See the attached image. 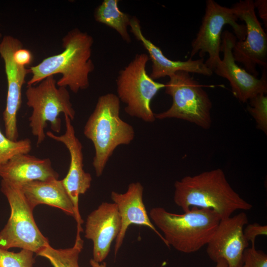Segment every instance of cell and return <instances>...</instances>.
Listing matches in <instances>:
<instances>
[{
  "label": "cell",
  "instance_id": "2e32d148",
  "mask_svg": "<svg viewBox=\"0 0 267 267\" xmlns=\"http://www.w3.org/2000/svg\"><path fill=\"white\" fill-rule=\"evenodd\" d=\"M143 187L139 182L129 184L123 193L112 191L111 198L118 209L121 219V228L115 239L116 257L122 246L128 227L132 225L144 226L152 230L165 244L163 235L151 222L143 201Z\"/></svg>",
  "mask_w": 267,
  "mask_h": 267
},
{
  "label": "cell",
  "instance_id": "3957f363",
  "mask_svg": "<svg viewBox=\"0 0 267 267\" xmlns=\"http://www.w3.org/2000/svg\"><path fill=\"white\" fill-rule=\"evenodd\" d=\"M120 102L113 93L99 96L84 126V134L94 148L92 166L97 177L102 175L115 149L129 144L135 136L133 126L120 117Z\"/></svg>",
  "mask_w": 267,
  "mask_h": 267
},
{
  "label": "cell",
  "instance_id": "30bf717a",
  "mask_svg": "<svg viewBox=\"0 0 267 267\" xmlns=\"http://www.w3.org/2000/svg\"><path fill=\"white\" fill-rule=\"evenodd\" d=\"M231 7L238 19L245 22L246 27L245 39L237 41L232 49L233 58L247 72L257 77V66L267 67V34L257 17L253 0H240Z\"/></svg>",
  "mask_w": 267,
  "mask_h": 267
},
{
  "label": "cell",
  "instance_id": "8992f818",
  "mask_svg": "<svg viewBox=\"0 0 267 267\" xmlns=\"http://www.w3.org/2000/svg\"><path fill=\"white\" fill-rule=\"evenodd\" d=\"M149 60L147 54H136L133 59L119 72L116 79L117 96L126 105L129 115L152 123L156 118L151 108L152 98L165 84L153 80L146 72Z\"/></svg>",
  "mask_w": 267,
  "mask_h": 267
},
{
  "label": "cell",
  "instance_id": "cb8c5ba5",
  "mask_svg": "<svg viewBox=\"0 0 267 267\" xmlns=\"http://www.w3.org/2000/svg\"><path fill=\"white\" fill-rule=\"evenodd\" d=\"M250 105L247 110L254 118L257 127L266 134L267 133V97L260 94L250 100Z\"/></svg>",
  "mask_w": 267,
  "mask_h": 267
},
{
  "label": "cell",
  "instance_id": "4316f807",
  "mask_svg": "<svg viewBox=\"0 0 267 267\" xmlns=\"http://www.w3.org/2000/svg\"><path fill=\"white\" fill-rule=\"evenodd\" d=\"M13 58L17 64L26 66L31 63L33 56L30 50L22 47L17 49L14 52Z\"/></svg>",
  "mask_w": 267,
  "mask_h": 267
},
{
  "label": "cell",
  "instance_id": "4dcf8cb0",
  "mask_svg": "<svg viewBox=\"0 0 267 267\" xmlns=\"http://www.w3.org/2000/svg\"><path fill=\"white\" fill-rule=\"evenodd\" d=\"M1 37H2V34L0 33V40L1 38Z\"/></svg>",
  "mask_w": 267,
  "mask_h": 267
},
{
  "label": "cell",
  "instance_id": "1f68e13d",
  "mask_svg": "<svg viewBox=\"0 0 267 267\" xmlns=\"http://www.w3.org/2000/svg\"><path fill=\"white\" fill-rule=\"evenodd\" d=\"M243 267V266L242 267Z\"/></svg>",
  "mask_w": 267,
  "mask_h": 267
},
{
  "label": "cell",
  "instance_id": "44dd1931",
  "mask_svg": "<svg viewBox=\"0 0 267 267\" xmlns=\"http://www.w3.org/2000/svg\"><path fill=\"white\" fill-rule=\"evenodd\" d=\"M84 242L80 234H76L73 247L66 249H55L49 244L37 254L47 259L53 267H80L79 258L83 248Z\"/></svg>",
  "mask_w": 267,
  "mask_h": 267
},
{
  "label": "cell",
  "instance_id": "ffe728a7",
  "mask_svg": "<svg viewBox=\"0 0 267 267\" xmlns=\"http://www.w3.org/2000/svg\"><path fill=\"white\" fill-rule=\"evenodd\" d=\"M118 0H104L95 9L94 17L97 22L103 24L115 30L127 43L132 42L128 31L131 17L122 11L118 6Z\"/></svg>",
  "mask_w": 267,
  "mask_h": 267
},
{
  "label": "cell",
  "instance_id": "4fadbf2b",
  "mask_svg": "<svg viewBox=\"0 0 267 267\" xmlns=\"http://www.w3.org/2000/svg\"><path fill=\"white\" fill-rule=\"evenodd\" d=\"M64 117L66 129L64 134L57 135L50 131L45 134L49 138L62 143L69 151L70 156L69 170L61 180L74 207L77 231L82 232L84 221L79 212V198L80 195L85 194L90 188L92 178L89 173L84 170L83 146L76 135L71 120L67 115H65Z\"/></svg>",
  "mask_w": 267,
  "mask_h": 267
},
{
  "label": "cell",
  "instance_id": "ac0fdd59",
  "mask_svg": "<svg viewBox=\"0 0 267 267\" xmlns=\"http://www.w3.org/2000/svg\"><path fill=\"white\" fill-rule=\"evenodd\" d=\"M0 177L18 185L33 180L58 179L59 175L52 167L50 159L20 154L0 166Z\"/></svg>",
  "mask_w": 267,
  "mask_h": 267
},
{
  "label": "cell",
  "instance_id": "83f0119b",
  "mask_svg": "<svg viewBox=\"0 0 267 267\" xmlns=\"http://www.w3.org/2000/svg\"><path fill=\"white\" fill-rule=\"evenodd\" d=\"M255 8L258 10L259 15L267 27V0H256L254 1Z\"/></svg>",
  "mask_w": 267,
  "mask_h": 267
},
{
  "label": "cell",
  "instance_id": "7402d4cb",
  "mask_svg": "<svg viewBox=\"0 0 267 267\" xmlns=\"http://www.w3.org/2000/svg\"><path fill=\"white\" fill-rule=\"evenodd\" d=\"M32 149L28 138L13 141L4 135L0 130V166L14 156L20 154H28Z\"/></svg>",
  "mask_w": 267,
  "mask_h": 267
},
{
  "label": "cell",
  "instance_id": "7c38bea8",
  "mask_svg": "<svg viewBox=\"0 0 267 267\" xmlns=\"http://www.w3.org/2000/svg\"><path fill=\"white\" fill-rule=\"evenodd\" d=\"M248 220L245 213L222 219L207 244L206 252L214 262L225 261L228 267L243 266V256L249 242L243 234Z\"/></svg>",
  "mask_w": 267,
  "mask_h": 267
},
{
  "label": "cell",
  "instance_id": "603a6c76",
  "mask_svg": "<svg viewBox=\"0 0 267 267\" xmlns=\"http://www.w3.org/2000/svg\"><path fill=\"white\" fill-rule=\"evenodd\" d=\"M34 253L21 249L17 253L0 248V267H33L35 263Z\"/></svg>",
  "mask_w": 267,
  "mask_h": 267
},
{
  "label": "cell",
  "instance_id": "6da1fadb",
  "mask_svg": "<svg viewBox=\"0 0 267 267\" xmlns=\"http://www.w3.org/2000/svg\"><path fill=\"white\" fill-rule=\"evenodd\" d=\"M62 52L44 59L29 68L32 76L27 86L35 85L50 76L60 74L59 87H68L78 93L89 86V75L94 69L91 58L93 37L78 28L69 31L63 38Z\"/></svg>",
  "mask_w": 267,
  "mask_h": 267
},
{
  "label": "cell",
  "instance_id": "8fae6325",
  "mask_svg": "<svg viewBox=\"0 0 267 267\" xmlns=\"http://www.w3.org/2000/svg\"><path fill=\"white\" fill-rule=\"evenodd\" d=\"M22 42L11 36H4L0 43V55L4 63L7 82V94L5 108L3 112L5 134L10 139L16 141L18 138L17 115L22 103V88L25 83L29 68L17 64L13 54L22 48Z\"/></svg>",
  "mask_w": 267,
  "mask_h": 267
},
{
  "label": "cell",
  "instance_id": "484cf974",
  "mask_svg": "<svg viewBox=\"0 0 267 267\" xmlns=\"http://www.w3.org/2000/svg\"><path fill=\"white\" fill-rule=\"evenodd\" d=\"M243 234L245 239L251 242L252 246H255V238L259 235H267V225L257 222L247 224L243 229Z\"/></svg>",
  "mask_w": 267,
  "mask_h": 267
},
{
  "label": "cell",
  "instance_id": "7a4b0ae2",
  "mask_svg": "<svg viewBox=\"0 0 267 267\" xmlns=\"http://www.w3.org/2000/svg\"><path fill=\"white\" fill-rule=\"evenodd\" d=\"M174 187V202L184 212L194 207L210 209L221 220L237 210L253 207L232 188L221 169L185 176L177 180Z\"/></svg>",
  "mask_w": 267,
  "mask_h": 267
},
{
  "label": "cell",
  "instance_id": "9c48e42d",
  "mask_svg": "<svg viewBox=\"0 0 267 267\" xmlns=\"http://www.w3.org/2000/svg\"><path fill=\"white\" fill-rule=\"evenodd\" d=\"M238 20L231 7L222 6L213 0H207L201 25L191 43L190 58L198 52L201 58H203L208 53V58L205 63L213 72L221 60L220 53L224 26L229 24L231 26L238 41L245 38V26L238 23Z\"/></svg>",
  "mask_w": 267,
  "mask_h": 267
},
{
  "label": "cell",
  "instance_id": "d6986e66",
  "mask_svg": "<svg viewBox=\"0 0 267 267\" xmlns=\"http://www.w3.org/2000/svg\"><path fill=\"white\" fill-rule=\"evenodd\" d=\"M16 185L33 210L37 205L45 204L59 208L75 219L74 206L61 180H33Z\"/></svg>",
  "mask_w": 267,
  "mask_h": 267
},
{
  "label": "cell",
  "instance_id": "9a60e30c",
  "mask_svg": "<svg viewBox=\"0 0 267 267\" xmlns=\"http://www.w3.org/2000/svg\"><path fill=\"white\" fill-rule=\"evenodd\" d=\"M120 228V216L113 202H102L88 215L85 237L93 243V260L101 263L107 257Z\"/></svg>",
  "mask_w": 267,
  "mask_h": 267
},
{
  "label": "cell",
  "instance_id": "5b68a950",
  "mask_svg": "<svg viewBox=\"0 0 267 267\" xmlns=\"http://www.w3.org/2000/svg\"><path fill=\"white\" fill-rule=\"evenodd\" d=\"M56 83L54 76H50L37 86H27V105L32 109L29 126L37 138V145L44 140L47 122L50 123L51 130L58 133L61 127L59 114L67 115L71 121L75 116L69 91L66 87H58Z\"/></svg>",
  "mask_w": 267,
  "mask_h": 267
},
{
  "label": "cell",
  "instance_id": "5bb4252c",
  "mask_svg": "<svg viewBox=\"0 0 267 267\" xmlns=\"http://www.w3.org/2000/svg\"><path fill=\"white\" fill-rule=\"evenodd\" d=\"M236 41L233 33L228 31L222 33L221 51L223 52V57L213 72L227 79L234 96L245 103L260 94L267 92V72L265 69L261 78L258 79L236 64L232 49Z\"/></svg>",
  "mask_w": 267,
  "mask_h": 267
},
{
  "label": "cell",
  "instance_id": "f1b7e54d",
  "mask_svg": "<svg viewBox=\"0 0 267 267\" xmlns=\"http://www.w3.org/2000/svg\"><path fill=\"white\" fill-rule=\"evenodd\" d=\"M89 263L91 267H107L106 263L103 262L102 263H99L96 262L92 259H91L90 260Z\"/></svg>",
  "mask_w": 267,
  "mask_h": 267
},
{
  "label": "cell",
  "instance_id": "277c9868",
  "mask_svg": "<svg viewBox=\"0 0 267 267\" xmlns=\"http://www.w3.org/2000/svg\"><path fill=\"white\" fill-rule=\"evenodd\" d=\"M149 216L163 233L167 246L187 254L207 245L221 220L214 210L194 207L181 214L154 207L150 210Z\"/></svg>",
  "mask_w": 267,
  "mask_h": 267
},
{
  "label": "cell",
  "instance_id": "e0dca14e",
  "mask_svg": "<svg viewBox=\"0 0 267 267\" xmlns=\"http://www.w3.org/2000/svg\"><path fill=\"white\" fill-rule=\"evenodd\" d=\"M131 32L134 35L147 51L152 62L151 72L149 76L154 80L169 77L178 71H183L210 76L213 71L207 66L204 58L186 61H174L165 56L161 49L143 35L140 21L136 16L131 17L130 26Z\"/></svg>",
  "mask_w": 267,
  "mask_h": 267
},
{
  "label": "cell",
  "instance_id": "52a82bcc",
  "mask_svg": "<svg viewBox=\"0 0 267 267\" xmlns=\"http://www.w3.org/2000/svg\"><path fill=\"white\" fill-rule=\"evenodd\" d=\"M0 190L7 199L11 213L0 231V248L16 247L37 254L49 243L35 222L33 209L17 185L1 179Z\"/></svg>",
  "mask_w": 267,
  "mask_h": 267
},
{
  "label": "cell",
  "instance_id": "ba28073f",
  "mask_svg": "<svg viewBox=\"0 0 267 267\" xmlns=\"http://www.w3.org/2000/svg\"><path fill=\"white\" fill-rule=\"evenodd\" d=\"M169 78L164 88L165 93L172 98V105L167 110L155 114V118L179 119L209 129L212 104L202 86L185 71H178Z\"/></svg>",
  "mask_w": 267,
  "mask_h": 267
},
{
  "label": "cell",
  "instance_id": "f546056e",
  "mask_svg": "<svg viewBox=\"0 0 267 267\" xmlns=\"http://www.w3.org/2000/svg\"><path fill=\"white\" fill-rule=\"evenodd\" d=\"M216 267H228V265L224 260H221L217 262Z\"/></svg>",
  "mask_w": 267,
  "mask_h": 267
},
{
  "label": "cell",
  "instance_id": "d4e9b609",
  "mask_svg": "<svg viewBox=\"0 0 267 267\" xmlns=\"http://www.w3.org/2000/svg\"><path fill=\"white\" fill-rule=\"evenodd\" d=\"M243 267H267V255L255 246L247 248L243 253Z\"/></svg>",
  "mask_w": 267,
  "mask_h": 267
}]
</instances>
